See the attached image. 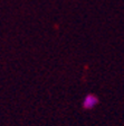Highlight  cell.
Masks as SVG:
<instances>
[{"instance_id": "obj_1", "label": "cell", "mask_w": 124, "mask_h": 126, "mask_svg": "<svg viewBox=\"0 0 124 126\" xmlns=\"http://www.w3.org/2000/svg\"><path fill=\"white\" fill-rule=\"evenodd\" d=\"M82 105L84 109H93L98 105V98L93 94H87L83 99Z\"/></svg>"}]
</instances>
